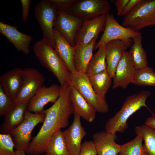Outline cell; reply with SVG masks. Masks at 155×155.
<instances>
[{
    "label": "cell",
    "mask_w": 155,
    "mask_h": 155,
    "mask_svg": "<svg viewBox=\"0 0 155 155\" xmlns=\"http://www.w3.org/2000/svg\"><path fill=\"white\" fill-rule=\"evenodd\" d=\"M71 86L68 85L61 90L56 102L43 111L45 118L43 124L25 151L26 154L38 155L44 153L53 135L69 125V118L74 113L70 98Z\"/></svg>",
    "instance_id": "obj_1"
},
{
    "label": "cell",
    "mask_w": 155,
    "mask_h": 155,
    "mask_svg": "<svg viewBox=\"0 0 155 155\" xmlns=\"http://www.w3.org/2000/svg\"><path fill=\"white\" fill-rule=\"evenodd\" d=\"M34 50L42 65L57 78L61 90L68 85H72L71 72L47 40L43 38L37 42Z\"/></svg>",
    "instance_id": "obj_2"
},
{
    "label": "cell",
    "mask_w": 155,
    "mask_h": 155,
    "mask_svg": "<svg viewBox=\"0 0 155 155\" xmlns=\"http://www.w3.org/2000/svg\"><path fill=\"white\" fill-rule=\"evenodd\" d=\"M151 94L148 90H143L127 97L119 111L108 120L105 125V131L113 133L123 132L128 127L127 122L129 118L143 107L147 108L153 114L146 103Z\"/></svg>",
    "instance_id": "obj_3"
},
{
    "label": "cell",
    "mask_w": 155,
    "mask_h": 155,
    "mask_svg": "<svg viewBox=\"0 0 155 155\" xmlns=\"http://www.w3.org/2000/svg\"><path fill=\"white\" fill-rule=\"evenodd\" d=\"M121 25L138 32L146 27L155 26V0H140L124 16Z\"/></svg>",
    "instance_id": "obj_4"
},
{
    "label": "cell",
    "mask_w": 155,
    "mask_h": 155,
    "mask_svg": "<svg viewBox=\"0 0 155 155\" xmlns=\"http://www.w3.org/2000/svg\"><path fill=\"white\" fill-rule=\"evenodd\" d=\"M142 35L141 33L120 25L115 19L112 14H106L105 25L103 32L99 40L96 43L94 50L114 40H120L128 47L133 43V38Z\"/></svg>",
    "instance_id": "obj_5"
},
{
    "label": "cell",
    "mask_w": 155,
    "mask_h": 155,
    "mask_svg": "<svg viewBox=\"0 0 155 155\" xmlns=\"http://www.w3.org/2000/svg\"><path fill=\"white\" fill-rule=\"evenodd\" d=\"M45 118L43 111L33 113L26 110L23 121L9 133L13 137L16 150L25 151L27 149L33 130L39 123H43Z\"/></svg>",
    "instance_id": "obj_6"
},
{
    "label": "cell",
    "mask_w": 155,
    "mask_h": 155,
    "mask_svg": "<svg viewBox=\"0 0 155 155\" xmlns=\"http://www.w3.org/2000/svg\"><path fill=\"white\" fill-rule=\"evenodd\" d=\"M71 78L72 85L97 112L102 113L108 112L109 106L105 98L96 93L85 73H71Z\"/></svg>",
    "instance_id": "obj_7"
},
{
    "label": "cell",
    "mask_w": 155,
    "mask_h": 155,
    "mask_svg": "<svg viewBox=\"0 0 155 155\" xmlns=\"http://www.w3.org/2000/svg\"><path fill=\"white\" fill-rule=\"evenodd\" d=\"M58 12L50 0H42L35 6L34 14L46 38L54 48V25Z\"/></svg>",
    "instance_id": "obj_8"
},
{
    "label": "cell",
    "mask_w": 155,
    "mask_h": 155,
    "mask_svg": "<svg viewBox=\"0 0 155 155\" xmlns=\"http://www.w3.org/2000/svg\"><path fill=\"white\" fill-rule=\"evenodd\" d=\"M111 9L110 4L106 0H75L66 13L90 20L109 13Z\"/></svg>",
    "instance_id": "obj_9"
},
{
    "label": "cell",
    "mask_w": 155,
    "mask_h": 155,
    "mask_svg": "<svg viewBox=\"0 0 155 155\" xmlns=\"http://www.w3.org/2000/svg\"><path fill=\"white\" fill-rule=\"evenodd\" d=\"M43 75L37 69L27 67L23 70V81L21 88L14 101V107L30 99L39 89L44 85Z\"/></svg>",
    "instance_id": "obj_10"
},
{
    "label": "cell",
    "mask_w": 155,
    "mask_h": 155,
    "mask_svg": "<svg viewBox=\"0 0 155 155\" xmlns=\"http://www.w3.org/2000/svg\"><path fill=\"white\" fill-rule=\"evenodd\" d=\"M61 92L60 86L53 84L49 87L44 85L40 87L31 98L27 109L34 113H40L44 110V106L49 102L55 103Z\"/></svg>",
    "instance_id": "obj_11"
},
{
    "label": "cell",
    "mask_w": 155,
    "mask_h": 155,
    "mask_svg": "<svg viewBox=\"0 0 155 155\" xmlns=\"http://www.w3.org/2000/svg\"><path fill=\"white\" fill-rule=\"evenodd\" d=\"M106 21V14L92 19H84L76 35L75 44H86L94 40H96L99 34L104 30Z\"/></svg>",
    "instance_id": "obj_12"
},
{
    "label": "cell",
    "mask_w": 155,
    "mask_h": 155,
    "mask_svg": "<svg viewBox=\"0 0 155 155\" xmlns=\"http://www.w3.org/2000/svg\"><path fill=\"white\" fill-rule=\"evenodd\" d=\"M84 19L66 13H58L54 28L58 30L73 47L75 45L76 35Z\"/></svg>",
    "instance_id": "obj_13"
},
{
    "label": "cell",
    "mask_w": 155,
    "mask_h": 155,
    "mask_svg": "<svg viewBox=\"0 0 155 155\" xmlns=\"http://www.w3.org/2000/svg\"><path fill=\"white\" fill-rule=\"evenodd\" d=\"M73 122L64 131L63 135L67 148L72 155H79L80 151L82 141L87 132L81 124L80 117L74 113Z\"/></svg>",
    "instance_id": "obj_14"
},
{
    "label": "cell",
    "mask_w": 155,
    "mask_h": 155,
    "mask_svg": "<svg viewBox=\"0 0 155 155\" xmlns=\"http://www.w3.org/2000/svg\"><path fill=\"white\" fill-rule=\"evenodd\" d=\"M136 71L128 51L125 52L116 68L113 78V88L121 87L125 89L131 83Z\"/></svg>",
    "instance_id": "obj_15"
},
{
    "label": "cell",
    "mask_w": 155,
    "mask_h": 155,
    "mask_svg": "<svg viewBox=\"0 0 155 155\" xmlns=\"http://www.w3.org/2000/svg\"><path fill=\"white\" fill-rule=\"evenodd\" d=\"M18 26L0 22V32L11 43L17 50L28 55L30 53V44L33 40L32 36L22 33Z\"/></svg>",
    "instance_id": "obj_16"
},
{
    "label": "cell",
    "mask_w": 155,
    "mask_h": 155,
    "mask_svg": "<svg viewBox=\"0 0 155 155\" xmlns=\"http://www.w3.org/2000/svg\"><path fill=\"white\" fill-rule=\"evenodd\" d=\"M116 133L105 131L96 132L92 136V141L95 147L97 155H118L121 145L117 143Z\"/></svg>",
    "instance_id": "obj_17"
},
{
    "label": "cell",
    "mask_w": 155,
    "mask_h": 155,
    "mask_svg": "<svg viewBox=\"0 0 155 155\" xmlns=\"http://www.w3.org/2000/svg\"><path fill=\"white\" fill-rule=\"evenodd\" d=\"M23 70L20 68H14L0 76V87L6 95L14 100L21 88Z\"/></svg>",
    "instance_id": "obj_18"
},
{
    "label": "cell",
    "mask_w": 155,
    "mask_h": 155,
    "mask_svg": "<svg viewBox=\"0 0 155 155\" xmlns=\"http://www.w3.org/2000/svg\"><path fill=\"white\" fill-rule=\"evenodd\" d=\"M54 49L71 73L76 72L74 62V50L69 42L56 29L53 28Z\"/></svg>",
    "instance_id": "obj_19"
},
{
    "label": "cell",
    "mask_w": 155,
    "mask_h": 155,
    "mask_svg": "<svg viewBox=\"0 0 155 155\" xmlns=\"http://www.w3.org/2000/svg\"><path fill=\"white\" fill-rule=\"evenodd\" d=\"M70 98L74 113L89 123L94 120L96 111L73 85L71 87Z\"/></svg>",
    "instance_id": "obj_20"
},
{
    "label": "cell",
    "mask_w": 155,
    "mask_h": 155,
    "mask_svg": "<svg viewBox=\"0 0 155 155\" xmlns=\"http://www.w3.org/2000/svg\"><path fill=\"white\" fill-rule=\"evenodd\" d=\"M106 69L112 78L114 77L117 66L124 53L128 48L121 41L116 40L106 44Z\"/></svg>",
    "instance_id": "obj_21"
},
{
    "label": "cell",
    "mask_w": 155,
    "mask_h": 155,
    "mask_svg": "<svg viewBox=\"0 0 155 155\" xmlns=\"http://www.w3.org/2000/svg\"><path fill=\"white\" fill-rule=\"evenodd\" d=\"M30 100H26L14 107L5 115L4 120L0 128L2 133H9L22 122Z\"/></svg>",
    "instance_id": "obj_22"
},
{
    "label": "cell",
    "mask_w": 155,
    "mask_h": 155,
    "mask_svg": "<svg viewBox=\"0 0 155 155\" xmlns=\"http://www.w3.org/2000/svg\"><path fill=\"white\" fill-rule=\"evenodd\" d=\"M96 40H94L86 44H75L74 46V62L76 72L85 73L93 56Z\"/></svg>",
    "instance_id": "obj_23"
},
{
    "label": "cell",
    "mask_w": 155,
    "mask_h": 155,
    "mask_svg": "<svg viewBox=\"0 0 155 155\" xmlns=\"http://www.w3.org/2000/svg\"><path fill=\"white\" fill-rule=\"evenodd\" d=\"M142 35L133 38V43L128 51L136 70L147 66V55L142 44Z\"/></svg>",
    "instance_id": "obj_24"
},
{
    "label": "cell",
    "mask_w": 155,
    "mask_h": 155,
    "mask_svg": "<svg viewBox=\"0 0 155 155\" xmlns=\"http://www.w3.org/2000/svg\"><path fill=\"white\" fill-rule=\"evenodd\" d=\"M106 44L100 47L97 52L93 55L85 72L89 77L106 69Z\"/></svg>",
    "instance_id": "obj_25"
},
{
    "label": "cell",
    "mask_w": 155,
    "mask_h": 155,
    "mask_svg": "<svg viewBox=\"0 0 155 155\" xmlns=\"http://www.w3.org/2000/svg\"><path fill=\"white\" fill-rule=\"evenodd\" d=\"M91 85L96 93L105 98L106 95L110 88L111 78L107 69L89 77Z\"/></svg>",
    "instance_id": "obj_26"
},
{
    "label": "cell",
    "mask_w": 155,
    "mask_h": 155,
    "mask_svg": "<svg viewBox=\"0 0 155 155\" xmlns=\"http://www.w3.org/2000/svg\"><path fill=\"white\" fill-rule=\"evenodd\" d=\"M134 130L143 138L144 151L149 155H155V129L144 124L136 126Z\"/></svg>",
    "instance_id": "obj_27"
},
{
    "label": "cell",
    "mask_w": 155,
    "mask_h": 155,
    "mask_svg": "<svg viewBox=\"0 0 155 155\" xmlns=\"http://www.w3.org/2000/svg\"><path fill=\"white\" fill-rule=\"evenodd\" d=\"M45 152L51 155H72L67 148L61 130L52 137L46 147Z\"/></svg>",
    "instance_id": "obj_28"
},
{
    "label": "cell",
    "mask_w": 155,
    "mask_h": 155,
    "mask_svg": "<svg viewBox=\"0 0 155 155\" xmlns=\"http://www.w3.org/2000/svg\"><path fill=\"white\" fill-rule=\"evenodd\" d=\"M131 83L138 86H155V73L148 66L137 70Z\"/></svg>",
    "instance_id": "obj_29"
},
{
    "label": "cell",
    "mask_w": 155,
    "mask_h": 155,
    "mask_svg": "<svg viewBox=\"0 0 155 155\" xmlns=\"http://www.w3.org/2000/svg\"><path fill=\"white\" fill-rule=\"evenodd\" d=\"M143 140L141 135H137L133 140L121 145L118 155H142L145 152L142 144Z\"/></svg>",
    "instance_id": "obj_30"
},
{
    "label": "cell",
    "mask_w": 155,
    "mask_h": 155,
    "mask_svg": "<svg viewBox=\"0 0 155 155\" xmlns=\"http://www.w3.org/2000/svg\"><path fill=\"white\" fill-rule=\"evenodd\" d=\"M15 144L9 133L0 134V155H16Z\"/></svg>",
    "instance_id": "obj_31"
},
{
    "label": "cell",
    "mask_w": 155,
    "mask_h": 155,
    "mask_svg": "<svg viewBox=\"0 0 155 155\" xmlns=\"http://www.w3.org/2000/svg\"><path fill=\"white\" fill-rule=\"evenodd\" d=\"M14 100L6 95L0 87V115H5L14 107Z\"/></svg>",
    "instance_id": "obj_32"
},
{
    "label": "cell",
    "mask_w": 155,
    "mask_h": 155,
    "mask_svg": "<svg viewBox=\"0 0 155 155\" xmlns=\"http://www.w3.org/2000/svg\"><path fill=\"white\" fill-rule=\"evenodd\" d=\"M79 155H97L95 146L92 141H85L82 144Z\"/></svg>",
    "instance_id": "obj_33"
},
{
    "label": "cell",
    "mask_w": 155,
    "mask_h": 155,
    "mask_svg": "<svg viewBox=\"0 0 155 155\" xmlns=\"http://www.w3.org/2000/svg\"><path fill=\"white\" fill-rule=\"evenodd\" d=\"M55 5L58 13H66L75 0H50Z\"/></svg>",
    "instance_id": "obj_34"
},
{
    "label": "cell",
    "mask_w": 155,
    "mask_h": 155,
    "mask_svg": "<svg viewBox=\"0 0 155 155\" xmlns=\"http://www.w3.org/2000/svg\"><path fill=\"white\" fill-rule=\"evenodd\" d=\"M20 1L22 7V20L26 22L28 17L31 1L30 0H21Z\"/></svg>",
    "instance_id": "obj_35"
},
{
    "label": "cell",
    "mask_w": 155,
    "mask_h": 155,
    "mask_svg": "<svg viewBox=\"0 0 155 155\" xmlns=\"http://www.w3.org/2000/svg\"><path fill=\"white\" fill-rule=\"evenodd\" d=\"M129 1V0H117L115 1L114 5L117 9L118 16L121 15Z\"/></svg>",
    "instance_id": "obj_36"
},
{
    "label": "cell",
    "mask_w": 155,
    "mask_h": 155,
    "mask_svg": "<svg viewBox=\"0 0 155 155\" xmlns=\"http://www.w3.org/2000/svg\"><path fill=\"white\" fill-rule=\"evenodd\" d=\"M140 0H129L122 12L121 16H124L128 14L135 7Z\"/></svg>",
    "instance_id": "obj_37"
},
{
    "label": "cell",
    "mask_w": 155,
    "mask_h": 155,
    "mask_svg": "<svg viewBox=\"0 0 155 155\" xmlns=\"http://www.w3.org/2000/svg\"><path fill=\"white\" fill-rule=\"evenodd\" d=\"M145 124L155 129V115L153 114L152 116L148 118Z\"/></svg>",
    "instance_id": "obj_38"
},
{
    "label": "cell",
    "mask_w": 155,
    "mask_h": 155,
    "mask_svg": "<svg viewBox=\"0 0 155 155\" xmlns=\"http://www.w3.org/2000/svg\"><path fill=\"white\" fill-rule=\"evenodd\" d=\"M15 151L16 153V155H26L25 151H18L15 150ZM43 155H51L48 153H46L45 154Z\"/></svg>",
    "instance_id": "obj_39"
},
{
    "label": "cell",
    "mask_w": 155,
    "mask_h": 155,
    "mask_svg": "<svg viewBox=\"0 0 155 155\" xmlns=\"http://www.w3.org/2000/svg\"><path fill=\"white\" fill-rule=\"evenodd\" d=\"M142 155H149L146 152H143Z\"/></svg>",
    "instance_id": "obj_40"
}]
</instances>
